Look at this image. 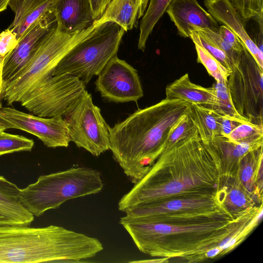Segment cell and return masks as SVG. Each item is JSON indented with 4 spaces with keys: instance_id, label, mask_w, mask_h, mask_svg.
Returning a JSON list of instances; mask_svg holds the SVG:
<instances>
[{
    "instance_id": "cell-1",
    "label": "cell",
    "mask_w": 263,
    "mask_h": 263,
    "mask_svg": "<svg viewBox=\"0 0 263 263\" xmlns=\"http://www.w3.org/2000/svg\"><path fill=\"white\" fill-rule=\"evenodd\" d=\"M220 160L199 137L180 140L165 148L144 176L118 202L124 212L133 206L175 198L217 193Z\"/></svg>"
},
{
    "instance_id": "cell-2",
    "label": "cell",
    "mask_w": 263,
    "mask_h": 263,
    "mask_svg": "<svg viewBox=\"0 0 263 263\" xmlns=\"http://www.w3.org/2000/svg\"><path fill=\"white\" fill-rule=\"evenodd\" d=\"M261 213L254 208L233 220L189 224L148 222L125 215L119 223L139 250L152 257L201 262L209 251L220 248L229 238L241 242L255 227Z\"/></svg>"
},
{
    "instance_id": "cell-3",
    "label": "cell",
    "mask_w": 263,
    "mask_h": 263,
    "mask_svg": "<svg viewBox=\"0 0 263 263\" xmlns=\"http://www.w3.org/2000/svg\"><path fill=\"white\" fill-rule=\"evenodd\" d=\"M190 110L186 101L164 99L109 127V149L132 183L147 173L165 148L172 129Z\"/></svg>"
},
{
    "instance_id": "cell-4",
    "label": "cell",
    "mask_w": 263,
    "mask_h": 263,
    "mask_svg": "<svg viewBox=\"0 0 263 263\" xmlns=\"http://www.w3.org/2000/svg\"><path fill=\"white\" fill-rule=\"evenodd\" d=\"M103 249L97 238L61 226H0V263L80 262Z\"/></svg>"
},
{
    "instance_id": "cell-5",
    "label": "cell",
    "mask_w": 263,
    "mask_h": 263,
    "mask_svg": "<svg viewBox=\"0 0 263 263\" xmlns=\"http://www.w3.org/2000/svg\"><path fill=\"white\" fill-rule=\"evenodd\" d=\"M104 184L98 170L74 167L65 171L40 176L37 181L21 189L23 205L34 216L59 208L66 201L96 194Z\"/></svg>"
},
{
    "instance_id": "cell-6",
    "label": "cell",
    "mask_w": 263,
    "mask_h": 263,
    "mask_svg": "<svg viewBox=\"0 0 263 263\" xmlns=\"http://www.w3.org/2000/svg\"><path fill=\"white\" fill-rule=\"evenodd\" d=\"M98 26L66 33L56 29L32 54L23 67L3 85L2 99L8 105L20 102L37 84L51 75L64 57Z\"/></svg>"
},
{
    "instance_id": "cell-7",
    "label": "cell",
    "mask_w": 263,
    "mask_h": 263,
    "mask_svg": "<svg viewBox=\"0 0 263 263\" xmlns=\"http://www.w3.org/2000/svg\"><path fill=\"white\" fill-rule=\"evenodd\" d=\"M124 213L127 216L145 222L176 225L237 218L219 201L217 193L140 204L126 210Z\"/></svg>"
},
{
    "instance_id": "cell-8",
    "label": "cell",
    "mask_w": 263,
    "mask_h": 263,
    "mask_svg": "<svg viewBox=\"0 0 263 263\" xmlns=\"http://www.w3.org/2000/svg\"><path fill=\"white\" fill-rule=\"evenodd\" d=\"M124 32L113 22L98 26L64 57L51 75L72 74L87 85L117 55Z\"/></svg>"
},
{
    "instance_id": "cell-9",
    "label": "cell",
    "mask_w": 263,
    "mask_h": 263,
    "mask_svg": "<svg viewBox=\"0 0 263 263\" xmlns=\"http://www.w3.org/2000/svg\"><path fill=\"white\" fill-rule=\"evenodd\" d=\"M78 77L64 73L50 75L37 84L20 101L32 114L42 117H64L86 92Z\"/></svg>"
},
{
    "instance_id": "cell-10",
    "label": "cell",
    "mask_w": 263,
    "mask_h": 263,
    "mask_svg": "<svg viewBox=\"0 0 263 263\" xmlns=\"http://www.w3.org/2000/svg\"><path fill=\"white\" fill-rule=\"evenodd\" d=\"M231 70L227 85L235 108L250 122L263 125V70L246 47Z\"/></svg>"
},
{
    "instance_id": "cell-11",
    "label": "cell",
    "mask_w": 263,
    "mask_h": 263,
    "mask_svg": "<svg viewBox=\"0 0 263 263\" xmlns=\"http://www.w3.org/2000/svg\"><path fill=\"white\" fill-rule=\"evenodd\" d=\"M64 118L67 123L71 141L77 147L97 157L109 149L110 126L87 90Z\"/></svg>"
},
{
    "instance_id": "cell-12",
    "label": "cell",
    "mask_w": 263,
    "mask_h": 263,
    "mask_svg": "<svg viewBox=\"0 0 263 263\" xmlns=\"http://www.w3.org/2000/svg\"><path fill=\"white\" fill-rule=\"evenodd\" d=\"M0 123L6 129H17L34 135L48 147H67L71 142L67 123L61 116L42 117L2 107Z\"/></svg>"
},
{
    "instance_id": "cell-13",
    "label": "cell",
    "mask_w": 263,
    "mask_h": 263,
    "mask_svg": "<svg viewBox=\"0 0 263 263\" xmlns=\"http://www.w3.org/2000/svg\"><path fill=\"white\" fill-rule=\"evenodd\" d=\"M96 90L110 102H137L143 96L137 70L117 55L112 58L97 75Z\"/></svg>"
},
{
    "instance_id": "cell-14",
    "label": "cell",
    "mask_w": 263,
    "mask_h": 263,
    "mask_svg": "<svg viewBox=\"0 0 263 263\" xmlns=\"http://www.w3.org/2000/svg\"><path fill=\"white\" fill-rule=\"evenodd\" d=\"M57 28V20L53 10H52L44 14L28 28L18 40L15 48L4 60L3 85L23 67Z\"/></svg>"
},
{
    "instance_id": "cell-15",
    "label": "cell",
    "mask_w": 263,
    "mask_h": 263,
    "mask_svg": "<svg viewBox=\"0 0 263 263\" xmlns=\"http://www.w3.org/2000/svg\"><path fill=\"white\" fill-rule=\"evenodd\" d=\"M165 12L174 23L179 35L190 37L197 28L218 29V22L199 4L198 0H172Z\"/></svg>"
},
{
    "instance_id": "cell-16",
    "label": "cell",
    "mask_w": 263,
    "mask_h": 263,
    "mask_svg": "<svg viewBox=\"0 0 263 263\" xmlns=\"http://www.w3.org/2000/svg\"><path fill=\"white\" fill-rule=\"evenodd\" d=\"M208 12L221 25L234 33L263 70V53L246 30L242 16L231 0H204Z\"/></svg>"
},
{
    "instance_id": "cell-17",
    "label": "cell",
    "mask_w": 263,
    "mask_h": 263,
    "mask_svg": "<svg viewBox=\"0 0 263 263\" xmlns=\"http://www.w3.org/2000/svg\"><path fill=\"white\" fill-rule=\"evenodd\" d=\"M53 12L57 28L64 33L83 30L95 21L89 0H55Z\"/></svg>"
},
{
    "instance_id": "cell-18",
    "label": "cell",
    "mask_w": 263,
    "mask_h": 263,
    "mask_svg": "<svg viewBox=\"0 0 263 263\" xmlns=\"http://www.w3.org/2000/svg\"><path fill=\"white\" fill-rule=\"evenodd\" d=\"M216 154L221 165V176H235L241 160L249 152L262 146L263 138L236 143L217 136L206 143Z\"/></svg>"
},
{
    "instance_id": "cell-19",
    "label": "cell",
    "mask_w": 263,
    "mask_h": 263,
    "mask_svg": "<svg viewBox=\"0 0 263 263\" xmlns=\"http://www.w3.org/2000/svg\"><path fill=\"white\" fill-rule=\"evenodd\" d=\"M21 189L0 175V226H29L34 220L21 203Z\"/></svg>"
},
{
    "instance_id": "cell-20",
    "label": "cell",
    "mask_w": 263,
    "mask_h": 263,
    "mask_svg": "<svg viewBox=\"0 0 263 263\" xmlns=\"http://www.w3.org/2000/svg\"><path fill=\"white\" fill-rule=\"evenodd\" d=\"M149 0H111L103 14L93 24L100 25L113 22L125 31L137 25V21L144 15Z\"/></svg>"
},
{
    "instance_id": "cell-21",
    "label": "cell",
    "mask_w": 263,
    "mask_h": 263,
    "mask_svg": "<svg viewBox=\"0 0 263 263\" xmlns=\"http://www.w3.org/2000/svg\"><path fill=\"white\" fill-rule=\"evenodd\" d=\"M219 201L235 217L243 216L261 205L245 190L236 176H221L217 191Z\"/></svg>"
},
{
    "instance_id": "cell-22",
    "label": "cell",
    "mask_w": 263,
    "mask_h": 263,
    "mask_svg": "<svg viewBox=\"0 0 263 263\" xmlns=\"http://www.w3.org/2000/svg\"><path fill=\"white\" fill-rule=\"evenodd\" d=\"M165 95L167 99H179L214 110L217 105L214 87L206 88L193 83L188 73L168 84L165 89Z\"/></svg>"
},
{
    "instance_id": "cell-23",
    "label": "cell",
    "mask_w": 263,
    "mask_h": 263,
    "mask_svg": "<svg viewBox=\"0 0 263 263\" xmlns=\"http://www.w3.org/2000/svg\"><path fill=\"white\" fill-rule=\"evenodd\" d=\"M55 0H10L8 6L14 18L8 27L15 33L18 40L42 16L53 10Z\"/></svg>"
},
{
    "instance_id": "cell-24",
    "label": "cell",
    "mask_w": 263,
    "mask_h": 263,
    "mask_svg": "<svg viewBox=\"0 0 263 263\" xmlns=\"http://www.w3.org/2000/svg\"><path fill=\"white\" fill-rule=\"evenodd\" d=\"M262 146L247 153L240 161L238 180L258 203L262 204Z\"/></svg>"
},
{
    "instance_id": "cell-25",
    "label": "cell",
    "mask_w": 263,
    "mask_h": 263,
    "mask_svg": "<svg viewBox=\"0 0 263 263\" xmlns=\"http://www.w3.org/2000/svg\"><path fill=\"white\" fill-rule=\"evenodd\" d=\"M189 116L195 125L203 143L207 142L216 136H221L222 115L215 110L190 103Z\"/></svg>"
},
{
    "instance_id": "cell-26",
    "label": "cell",
    "mask_w": 263,
    "mask_h": 263,
    "mask_svg": "<svg viewBox=\"0 0 263 263\" xmlns=\"http://www.w3.org/2000/svg\"><path fill=\"white\" fill-rule=\"evenodd\" d=\"M172 0H149V4L140 24L138 48L144 51L153 28L162 16Z\"/></svg>"
},
{
    "instance_id": "cell-27",
    "label": "cell",
    "mask_w": 263,
    "mask_h": 263,
    "mask_svg": "<svg viewBox=\"0 0 263 263\" xmlns=\"http://www.w3.org/2000/svg\"><path fill=\"white\" fill-rule=\"evenodd\" d=\"M197 54V62L202 64L216 82L227 83L231 71L226 69L200 45L194 43Z\"/></svg>"
},
{
    "instance_id": "cell-28",
    "label": "cell",
    "mask_w": 263,
    "mask_h": 263,
    "mask_svg": "<svg viewBox=\"0 0 263 263\" xmlns=\"http://www.w3.org/2000/svg\"><path fill=\"white\" fill-rule=\"evenodd\" d=\"M34 141L22 135L0 131V156L22 151H31Z\"/></svg>"
},
{
    "instance_id": "cell-29",
    "label": "cell",
    "mask_w": 263,
    "mask_h": 263,
    "mask_svg": "<svg viewBox=\"0 0 263 263\" xmlns=\"http://www.w3.org/2000/svg\"><path fill=\"white\" fill-rule=\"evenodd\" d=\"M225 137L236 143L263 138V125L248 121L238 125Z\"/></svg>"
},
{
    "instance_id": "cell-30",
    "label": "cell",
    "mask_w": 263,
    "mask_h": 263,
    "mask_svg": "<svg viewBox=\"0 0 263 263\" xmlns=\"http://www.w3.org/2000/svg\"><path fill=\"white\" fill-rule=\"evenodd\" d=\"M216 91L217 105L214 109L222 116L244 118L236 110L233 104L227 83L216 82L213 86Z\"/></svg>"
},
{
    "instance_id": "cell-31",
    "label": "cell",
    "mask_w": 263,
    "mask_h": 263,
    "mask_svg": "<svg viewBox=\"0 0 263 263\" xmlns=\"http://www.w3.org/2000/svg\"><path fill=\"white\" fill-rule=\"evenodd\" d=\"M196 137H199L197 129L188 114L172 129L166 140L165 148L170 147L180 140Z\"/></svg>"
},
{
    "instance_id": "cell-32",
    "label": "cell",
    "mask_w": 263,
    "mask_h": 263,
    "mask_svg": "<svg viewBox=\"0 0 263 263\" xmlns=\"http://www.w3.org/2000/svg\"><path fill=\"white\" fill-rule=\"evenodd\" d=\"M190 38L215 57L228 70L232 72V64L226 53L210 39L197 31H191Z\"/></svg>"
},
{
    "instance_id": "cell-33",
    "label": "cell",
    "mask_w": 263,
    "mask_h": 263,
    "mask_svg": "<svg viewBox=\"0 0 263 263\" xmlns=\"http://www.w3.org/2000/svg\"><path fill=\"white\" fill-rule=\"evenodd\" d=\"M239 12L244 22L255 18L257 22L262 21L263 10L258 6L257 0H231Z\"/></svg>"
},
{
    "instance_id": "cell-34",
    "label": "cell",
    "mask_w": 263,
    "mask_h": 263,
    "mask_svg": "<svg viewBox=\"0 0 263 263\" xmlns=\"http://www.w3.org/2000/svg\"><path fill=\"white\" fill-rule=\"evenodd\" d=\"M18 40L11 30L7 28L0 33V60L4 62L5 58L16 46Z\"/></svg>"
},
{
    "instance_id": "cell-35",
    "label": "cell",
    "mask_w": 263,
    "mask_h": 263,
    "mask_svg": "<svg viewBox=\"0 0 263 263\" xmlns=\"http://www.w3.org/2000/svg\"><path fill=\"white\" fill-rule=\"evenodd\" d=\"M218 33L221 37L233 49L239 52H242L245 47L238 37L230 29L224 25L219 26Z\"/></svg>"
},
{
    "instance_id": "cell-36",
    "label": "cell",
    "mask_w": 263,
    "mask_h": 263,
    "mask_svg": "<svg viewBox=\"0 0 263 263\" xmlns=\"http://www.w3.org/2000/svg\"><path fill=\"white\" fill-rule=\"evenodd\" d=\"M250 121L245 118H237L222 116L221 124V136H227L240 124Z\"/></svg>"
},
{
    "instance_id": "cell-37",
    "label": "cell",
    "mask_w": 263,
    "mask_h": 263,
    "mask_svg": "<svg viewBox=\"0 0 263 263\" xmlns=\"http://www.w3.org/2000/svg\"><path fill=\"white\" fill-rule=\"evenodd\" d=\"M95 20L100 18L111 0H89Z\"/></svg>"
},
{
    "instance_id": "cell-38",
    "label": "cell",
    "mask_w": 263,
    "mask_h": 263,
    "mask_svg": "<svg viewBox=\"0 0 263 263\" xmlns=\"http://www.w3.org/2000/svg\"><path fill=\"white\" fill-rule=\"evenodd\" d=\"M168 259L166 258H160L159 259H151V260H140V261H130L132 262H167Z\"/></svg>"
},
{
    "instance_id": "cell-39",
    "label": "cell",
    "mask_w": 263,
    "mask_h": 263,
    "mask_svg": "<svg viewBox=\"0 0 263 263\" xmlns=\"http://www.w3.org/2000/svg\"><path fill=\"white\" fill-rule=\"evenodd\" d=\"M3 62L0 60V108L2 107L1 99L2 92L3 88V80H2V67Z\"/></svg>"
},
{
    "instance_id": "cell-40",
    "label": "cell",
    "mask_w": 263,
    "mask_h": 263,
    "mask_svg": "<svg viewBox=\"0 0 263 263\" xmlns=\"http://www.w3.org/2000/svg\"><path fill=\"white\" fill-rule=\"evenodd\" d=\"M10 1V0H0V12L7 9Z\"/></svg>"
},
{
    "instance_id": "cell-41",
    "label": "cell",
    "mask_w": 263,
    "mask_h": 263,
    "mask_svg": "<svg viewBox=\"0 0 263 263\" xmlns=\"http://www.w3.org/2000/svg\"><path fill=\"white\" fill-rule=\"evenodd\" d=\"M259 8L263 10V0H257Z\"/></svg>"
},
{
    "instance_id": "cell-42",
    "label": "cell",
    "mask_w": 263,
    "mask_h": 263,
    "mask_svg": "<svg viewBox=\"0 0 263 263\" xmlns=\"http://www.w3.org/2000/svg\"><path fill=\"white\" fill-rule=\"evenodd\" d=\"M5 128L0 123V131L5 130Z\"/></svg>"
}]
</instances>
